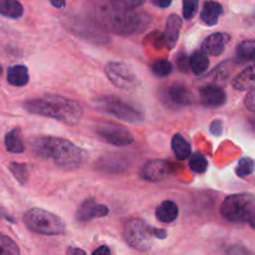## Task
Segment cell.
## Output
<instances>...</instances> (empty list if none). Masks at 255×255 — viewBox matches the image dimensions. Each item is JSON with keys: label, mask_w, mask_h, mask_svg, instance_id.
<instances>
[{"label": "cell", "mask_w": 255, "mask_h": 255, "mask_svg": "<svg viewBox=\"0 0 255 255\" xmlns=\"http://www.w3.org/2000/svg\"><path fill=\"white\" fill-rule=\"evenodd\" d=\"M31 149L41 158L52 159L64 171L80 168L87 159V152L85 149L60 137H36L31 139Z\"/></svg>", "instance_id": "obj_1"}, {"label": "cell", "mask_w": 255, "mask_h": 255, "mask_svg": "<svg viewBox=\"0 0 255 255\" xmlns=\"http://www.w3.org/2000/svg\"><path fill=\"white\" fill-rule=\"evenodd\" d=\"M24 109L30 114L54 119L67 126L79 124L84 115L79 102L59 95H45L39 99L27 100L24 102Z\"/></svg>", "instance_id": "obj_2"}, {"label": "cell", "mask_w": 255, "mask_h": 255, "mask_svg": "<svg viewBox=\"0 0 255 255\" xmlns=\"http://www.w3.org/2000/svg\"><path fill=\"white\" fill-rule=\"evenodd\" d=\"M124 238L131 248L138 252H148L153 247L154 239L167 238V232L154 228L143 219L134 218L125 226Z\"/></svg>", "instance_id": "obj_3"}, {"label": "cell", "mask_w": 255, "mask_h": 255, "mask_svg": "<svg viewBox=\"0 0 255 255\" xmlns=\"http://www.w3.org/2000/svg\"><path fill=\"white\" fill-rule=\"evenodd\" d=\"M221 214L231 223H248L252 228H254V196L252 193H239L227 197L221 206Z\"/></svg>", "instance_id": "obj_4"}, {"label": "cell", "mask_w": 255, "mask_h": 255, "mask_svg": "<svg viewBox=\"0 0 255 255\" xmlns=\"http://www.w3.org/2000/svg\"><path fill=\"white\" fill-rule=\"evenodd\" d=\"M147 22H148L147 15L144 16L143 14L132 12V10L121 11V10L114 9V11L106 12L101 17V24L107 30L120 35L133 34L147 26Z\"/></svg>", "instance_id": "obj_5"}, {"label": "cell", "mask_w": 255, "mask_h": 255, "mask_svg": "<svg viewBox=\"0 0 255 255\" xmlns=\"http://www.w3.org/2000/svg\"><path fill=\"white\" fill-rule=\"evenodd\" d=\"M24 223L31 232L42 236H62L65 223L59 216L41 208H31L24 214Z\"/></svg>", "instance_id": "obj_6"}, {"label": "cell", "mask_w": 255, "mask_h": 255, "mask_svg": "<svg viewBox=\"0 0 255 255\" xmlns=\"http://www.w3.org/2000/svg\"><path fill=\"white\" fill-rule=\"evenodd\" d=\"M97 110L101 112L129 124H141L144 121V115L136 107L115 96H102L95 100Z\"/></svg>", "instance_id": "obj_7"}, {"label": "cell", "mask_w": 255, "mask_h": 255, "mask_svg": "<svg viewBox=\"0 0 255 255\" xmlns=\"http://www.w3.org/2000/svg\"><path fill=\"white\" fill-rule=\"evenodd\" d=\"M95 132L100 138L114 146H128L133 143L134 137L132 132L121 125L109 121H100L95 125Z\"/></svg>", "instance_id": "obj_8"}, {"label": "cell", "mask_w": 255, "mask_h": 255, "mask_svg": "<svg viewBox=\"0 0 255 255\" xmlns=\"http://www.w3.org/2000/svg\"><path fill=\"white\" fill-rule=\"evenodd\" d=\"M107 79L120 90H133L138 86V79L133 70L125 62L112 61L105 66Z\"/></svg>", "instance_id": "obj_9"}, {"label": "cell", "mask_w": 255, "mask_h": 255, "mask_svg": "<svg viewBox=\"0 0 255 255\" xmlns=\"http://www.w3.org/2000/svg\"><path fill=\"white\" fill-rule=\"evenodd\" d=\"M173 173V164L166 159H151L141 171V178L147 182H161Z\"/></svg>", "instance_id": "obj_10"}, {"label": "cell", "mask_w": 255, "mask_h": 255, "mask_svg": "<svg viewBox=\"0 0 255 255\" xmlns=\"http://www.w3.org/2000/svg\"><path fill=\"white\" fill-rule=\"evenodd\" d=\"M162 97H163L164 104L174 107L191 106L194 102V96L191 90L181 84H173L164 89Z\"/></svg>", "instance_id": "obj_11"}, {"label": "cell", "mask_w": 255, "mask_h": 255, "mask_svg": "<svg viewBox=\"0 0 255 255\" xmlns=\"http://www.w3.org/2000/svg\"><path fill=\"white\" fill-rule=\"evenodd\" d=\"M109 214V208L105 204H100L94 198H89L80 206L76 212V221L90 222L95 218H104Z\"/></svg>", "instance_id": "obj_12"}, {"label": "cell", "mask_w": 255, "mask_h": 255, "mask_svg": "<svg viewBox=\"0 0 255 255\" xmlns=\"http://www.w3.org/2000/svg\"><path fill=\"white\" fill-rule=\"evenodd\" d=\"M199 96H201L202 105L211 109H219L227 102V95L224 90L216 85L202 87L199 90Z\"/></svg>", "instance_id": "obj_13"}, {"label": "cell", "mask_w": 255, "mask_h": 255, "mask_svg": "<svg viewBox=\"0 0 255 255\" xmlns=\"http://www.w3.org/2000/svg\"><path fill=\"white\" fill-rule=\"evenodd\" d=\"M231 41V36L226 32H216L207 37L202 44V51L211 56H219L226 50L227 44Z\"/></svg>", "instance_id": "obj_14"}, {"label": "cell", "mask_w": 255, "mask_h": 255, "mask_svg": "<svg viewBox=\"0 0 255 255\" xmlns=\"http://www.w3.org/2000/svg\"><path fill=\"white\" fill-rule=\"evenodd\" d=\"M182 27V19L177 14H171L166 21V27H164L163 40L166 46L169 50L173 49L176 46L177 41H178L179 32H181Z\"/></svg>", "instance_id": "obj_15"}, {"label": "cell", "mask_w": 255, "mask_h": 255, "mask_svg": "<svg viewBox=\"0 0 255 255\" xmlns=\"http://www.w3.org/2000/svg\"><path fill=\"white\" fill-rule=\"evenodd\" d=\"M223 12L224 10L221 2L214 1V0H207L201 12L202 21L206 22L208 26H213L219 21V17L223 15Z\"/></svg>", "instance_id": "obj_16"}, {"label": "cell", "mask_w": 255, "mask_h": 255, "mask_svg": "<svg viewBox=\"0 0 255 255\" xmlns=\"http://www.w3.org/2000/svg\"><path fill=\"white\" fill-rule=\"evenodd\" d=\"M178 206L174 203L173 201H164L159 204L154 211L156 218L158 219L161 223H172L178 218Z\"/></svg>", "instance_id": "obj_17"}, {"label": "cell", "mask_w": 255, "mask_h": 255, "mask_svg": "<svg viewBox=\"0 0 255 255\" xmlns=\"http://www.w3.org/2000/svg\"><path fill=\"white\" fill-rule=\"evenodd\" d=\"M233 87L238 91H249L255 86V74L254 67L249 66L242 72H239L232 82Z\"/></svg>", "instance_id": "obj_18"}, {"label": "cell", "mask_w": 255, "mask_h": 255, "mask_svg": "<svg viewBox=\"0 0 255 255\" xmlns=\"http://www.w3.org/2000/svg\"><path fill=\"white\" fill-rule=\"evenodd\" d=\"M7 82L11 86L22 87L29 82V70L25 65H14L7 69Z\"/></svg>", "instance_id": "obj_19"}, {"label": "cell", "mask_w": 255, "mask_h": 255, "mask_svg": "<svg viewBox=\"0 0 255 255\" xmlns=\"http://www.w3.org/2000/svg\"><path fill=\"white\" fill-rule=\"evenodd\" d=\"M5 148L10 153H22L25 151V144L21 137L20 127H15L5 134Z\"/></svg>", "instance_id": "obj_20"}, {"label": "cell", "mask_w": 255, "mask_h": 255, "mask_svg": "<svg viewBox=\"0 0 255 255\" xmlns=\"http://www.w3.org/2000/svg\"><path fill=\"white\" fill-rule=\"evenodd\" d=\"M97 167L104 172L117 173L126 168L127 162L124 157H121V154H112V157H102Z\"/></svg>", "instance_id": "obj_21"}, {"label": "cell", "mask_w": 255, "mask_h": 255, "mask_svg": "<svg viewBox=\"0 0 255 255\" xmlns=\"http://www.w3.org/2000/svg\"><path fill=\"white\" fill-rule=\"evenodd\" d=\"M0 15L9 19H20L24 15V6L19 0H0Z\"/></svg>", "instance_id": "obj_22"}, {"label": "cell", "mask_w": 255, "mask_h": 255, "mask_svg": "<svg viewBox=\"0 0 255 255\" xmlns=\"http://www.w3.org/2000/svg\"><path fill=\"white\" fill-rule=\"evenodd\" d=\"M209 67V57L206 52L196 51L193 52L191 57H189V69L192 70L194 75L199 76V75L204 74Z\"/></svg>", "instance_id": "obj_23"}, {"label": "cell", "mask_w": 255, "mask_h": 255, "mask_svg": "<svg viewBox=\"0 0 255 255\" xmlns=\"http://www.w3.org/2000/svg\"><path fill=\"white\" fill-rule=\"evenodd\" d=\"M172 151L178 159H186L192 153L191 143L181 133H176L172 138Z\"/></svg>", "instance_id": "obj_24"}, {"label": "cell", "mask_w": 255, "mask_h": 255, "mask_svg": "<svg viewBox=\"0 0 255 255\" xmlns=\"http://www.w3.org/2000/svg\"><path fill=\"white\" fill-rule=\"evenodd\" d=\"M189 168L194 173H204L208 168V161H207L206 156H203V153L201 152H196L192 156H189Z\"/></svg>", "instance_id": "obj_25"}, {"label": "cell", "mask_w": 255, "mask_h": 255, "mask_svg": "<svg viewBox=\"0 0 255 255\" xmlns=\"http://www.w3.org/2000/svg\"><path fill=\"white\" fill-rule=\"evenodd\" d=\"M9 171L11 172L12 176L15 177V179L20 184H26L27 178H29V167H27V164L11 162L9 164Z\"/></svg>", "instance_id": "obj_26"}, {"label": "cell", "mask_w": 255, "mask_h": 255, "mask_svg": "<svg viewBox=\"0 0 255 255\" xmlns=\"http://www.w3.org/2000/svg\"><path fill=\"white\" fill-rule=\"evenodd\" d=\"M237 55L239 59L246 60V61H252L255 57V41L253 39L246 40L241 42L237 50Z\"/></svg>", "instance_id": "obj_27"}, {"label": "cell", "mask_w": 255, "mask_h": 255, "mask_svg": "<svg viewBox=\"0 0 255 255\" xmlns=\"http://www.w3.org/2000/svg\"><path fill=\"white\" fill-rule=\"evenodd\" d=\"M151 70L152 72H153L154 76L166 77L172 72V70H173V65H172L168 60L159 59L152 62Z\"/></svg>", "instance_id": "obj_28"}, {"label": "cell", "mask_w": 255, "mask_h": 255, "mask_svg": "<svg viewBox=\"0 0 255 255\" xmlns=\"http://www.w3.org/2000/svg\"><path fill=\"white\" fill-rule=\"evenodd\" d=\"M20 249L12 239L0 234V255H19Z\"/></svg>", "instance_id": "obj_29"}, {"label": "cell", "mask_w": 255, "mask_h": 255, "mask_svg": "<svg viewBox=\"0 0 255 255\" xmlns=\"http://www.w3.org/2000/svg\"><path fill=\"white\" fill-rule=\"evenodd\" d=\"M237 176L241 178H246V177L251 176L254 173V159L251 157H243L239 161L238 167L236 169Z\"/></svg>", "instance_id": "obj_30"}, {"label": "cell", "mask_w": 255, "mask_h": 255, "mask_svg": "<svg viewBox=\"0 0 255 255\" xmlns=\"http://www.w3.org/2000/svg\"><path fill=\"white\" fill-rule=\"evenodd\" d=\"M144 1H146V0H111V4L115 10L131 11V10L143 5Z\"/></svg>", "instance_id": "obj_31"}, {"label": "cell", "mask_w": 255, "mask_h": 255, "mask_svg": "<svg viewBox=\"0 0 255 255\" xmlns=\"http://www.w3.org/2000/svg\"><path fill=\"white\" fill-rule=\"evenodd\" d=\"M199 0H183V17L191 20L198 10Z\"/></svg>", "instance_id": "obj_32"}, {"label": "cell", "mask_w": 255, "mask_h": 255, "mask_svg": "<svg viewBox=\"0 0 255 255\" xmlns=\"http://www.w3.org/2000/svg\"><path fill=\"white\" fill-rule=\"evenodd\" d=\"M176 64L179 71L187 72L189 70V56L184 52H179L178 56H177Z\"/></svg>", "instance_id": "obj_33"}, {"label": "cell", "mask_w": 255, "mask_h": 255, "mask_svg": "<svg viewBox=\"0 0 255 255\" xmlns=\"http://www.w3.org/2000/svg\"><path fill=\"white\" fill-rule=\"evenodd\" d=\"M223 121L222 120H214L213 122L211 124V126H209V131H211V133L213 134V136H222L223 134Z\"/></svg>", "instance_id": "obj_34"}, {"label": "cell", "mask_w": 255, "mask_h": 255, "mask_svg": "<svg viewBox=\"0 0 255 255\" xmlns=\"http://www.w3.org/2000/svg\"><path fill=\"white\" fill-rule=\"evenodd\" d=\"M255 96H254V89L249 90L248 95L246 96V106L248 107V110L251 112L255 111V101H254Z\"/></svg>", "instance_id": "obj_35"}, {"label": "cell", "mask_w": 255, "mask_h": 255, "mask_svg": "<svg viewBox=\"0 0 255 255\" xmlns=\"http://www.w3.org/2000/svg\"><path fill=\"white\" fill-rule=\"evenodd\" d=\"M172 1H173V0H152V2H153L156 6L161 7V9H166V7L171 6Z\"/></svg>", "instance_id": "obj_36"}, {"label": "cell", "mask_w": 255, "mask_h": 255, "mask_svg": "<svg viewBox=\"0 0 255 255\" xmlns=\"http://www.w3.org/2000/svg\"><path fill=\"white\" fill-rule=\"evenodd\" d=\"M92 254H94V255H110V254H111V251H110L109 247L101 246L100 248L95 249V251L92 252Z\"/></svg>", "instance_id": "obj_37"}, {"label": "cell", "mask_w": 255, "mask_h": 255, "mask_svg": "<svg viewBox=\"0 0 255 255\" xmlns=\"http://www.w3.org/2000/svg\"><path fill=\"white\" fill-rule=\"evenodd\" d=\"M50 2L52 4V6L57 7V9H62L66 4V0H50Z\"/></svg>", "instance_id": "obj_38"}, {"label": "cell", "mask_w": 255, "mask_h": 255, "mask_svg": "<svg viewBox=\"0 0 255 255\" xmlns=\"http://www.w3.org/2000/svg\"><path fill=\"white\" fill-rule=\"evenodd\" d=\"M0 214H1L2 218H5V219H6V221H9L10 223H16V221H15V219L12 218V217H10V214L7 213V212H5L4 209L1 208V207H0Z\"/></svg>", "instance_id": "obj_39"}, {"label": "cell", "mask_w": 255, "mask_h": 255, "mask_svg": "<svg viewBox=\"0 0 255 255\" xmlns=\"http://www.w3.org/2000/svg\"><path fill=\"white\" fill-rule=\"evenodd\" d=\"M66 253L67 254H85V252L81 251V249L71 248V247H70V248L66 251Z\"/></svg>", "instance_id": "obj_40"}, {"label": "cell", "mask_w": 255, "mask_h": 255, "mask_svg": "<svg viewBox=\"0 0 255 255\" xmlns=\"http://www.w3.org/2000/svg\"><path fill=\"white\" fill-rule=\"evenodd\" d=\"M1 74H2V67L0 66V76H1Z\"/></svg>", "instance_id": "obj_41"}]
</instances>
